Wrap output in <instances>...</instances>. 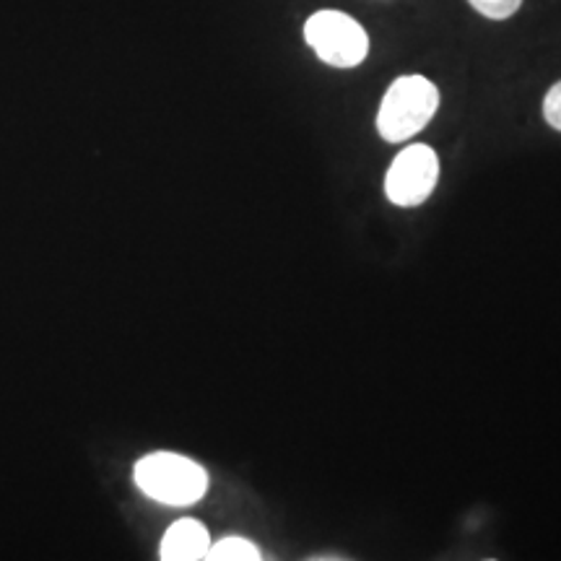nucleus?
Here are the masks:
<instances>
[{
	"label": "nucleus",
	"instance_id": "nucleus-6",
	"mask_svg": "<svg viewBox=\"0 0 561 561\" xmlns=\"http://www.w3.org/2000/svg\"><path fill=\"white\" fill-rule=\"evenodd\" d=\"M210 561H261V551L257 546L240 536H227L221 541L210 543L208 557Z\"/></svg>",
	"mask_w": 561,
	"mask_h": 561
},
{
	"label": "nucleus",
	"instance_id": "nucleus-5",
	"mask_svg": "<svg viewBox=\"0 0 561 561\" xmlns=\"http://www.w3.org/2000/svg\"><path fill=\"white\" fill-rule=\"evenodd\" d=\"M208 549L210 536L206 525L193 517H182L161 538L159 557L164 561H201L208 557Z\"/></svg>",
	"mask_w": 561,
	"mask_h": 561
},
{
	"label": "nucleus",
	"instance_id": "nucleus-1",
	"mask_svg": "<svg viewBox=\"0 0 561 561\" xmlns=\"http://www.w3.org/2000/svg\"><path fill=\"white\" fill-rule=\"evenodd\" d=\"M133 479L149 500L170 507H191L208 489L206 468L178 453L146 455L136 462Z\"/></svg>",
	"mask_w": 561,
	"mask_h": 561
},
{
	"label": "nucleus",
	"instance_id": "nucleus-7",
	"mask_svg": "<svg viewBox=\"0 0 561 561\" xmlns=\"http://www.w3.org/2000/svg\"><path fill=\"white\" fill-rule=\"evenodd\" d=\"M481 16L494 19V21H504L510 19L512 13H517V9L523 5V0H468Z\"/></svg>",
	"mask_w": 561,
	"mask_h": 561
},
{
	"label": "nucleus",
	"instance_id": "nucleus-4",
	"mask_svg": "<svg viewBox=\"0 0 561 561\" xmlns=\"http://www.w3.org/2000/svg\"><path fill=\"white\" fill-rule=\"evenodd\" d=\"M439 180V159L434 149L424 144H413L392 159L388 178H385V195L390 203L403 208L421 206L430 198Z\"/></svg>",
	"mask_w": 561,
	"mask_h": 561
},
{
	"label": "nucleus",
	"instance_id": "nucleus-2",
	"mask_svg": "<svg viewBox=\"0 0 561 561\" xmlns=\"http://www.w3.org/2000/svg\"><path fill=\"white\" fill-rule=\"evenodd\" d=\"M439 107V89L426 76H401L385 91L377 130L388 144H403L430 125Z\"/></svg>",
	"mask_w": 561,
	"mask_h": 561
},
{
	"label": "nucleus",
	"instance_id": "nucleus-3",
	"mask_svg": "<svg viewBox=\"0 0 561 561\" xmlns=\"http://www.w3.org/2000/svg\"><path fill=\"white\" fill-rule=\"evenodd\" d=\"M305 39L322 62L333 68L362 66L369 53V37L356 19L343 11H318L307 19Z\"/></svg>",
	"mask_w": 561,
	"mask_h": 561
},
{
	"label": "nucleus",
	"instance_id": "nucleus-8",
	"mask_svg": "<svg viewBox=\"0 0 561 561\" xmlns=\"http://www.w3.org/2000/svg\"><path fill=\"white\" fill-rule=\"evenodd\" d=\"M543 117L553 130L561 133V81L553 83L543 100Z\"/></svg>",
	"mask_w": 561,
	"mask_h": 561
}]
</instances>
